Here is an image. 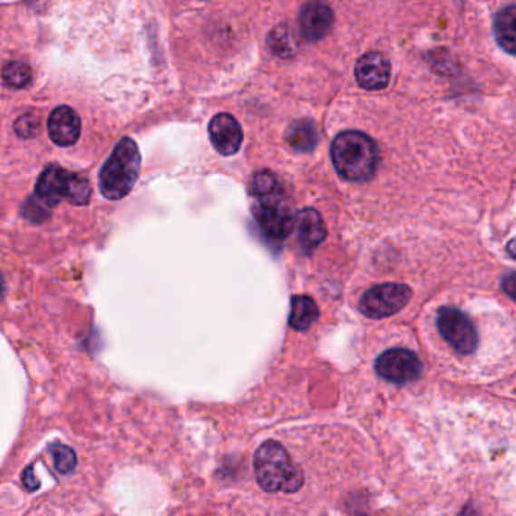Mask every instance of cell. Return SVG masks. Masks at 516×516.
Wrapping results in <instances>:
<instances>
[{"label": "cell", "instance_id": "cell-18", "mask_svg": "<svg viewBox=\"0 0 516 516\" xmlns=\"http://www.w3.org/2000/svg\"><path fill=\"white\" fill-rule=\"evenodd\" d=\"M284 191L280 185L279 179L276 174L271 173L268 170H262L253 174L250 182V194L253 197L267 196L273 192Z\"/></svg>", "mask_w": 516, "mask_h": 516}, {"label": "cell", "instance_id": "cell-13", "mask_svg": "<svg viewBox=\"0 0 516 516\" xmlns=\"http://www.w3.org/2000/svg\"><path fill=\"white\" fill-rule=\"evenodd\" d=\"M294 228H297L298 242L302 244L305 250H314L327 237L325 221L318 214V210L311 209V208L300 210L296 215Z\"/></svg>", "mask_w": 516, "mask_h": 516}, {"label": "cell", "instance_id": "cell-8", "mask_svg": "<svg viewBox=\"0 0 516 516\" xmlns=\"http://www.w3.org/2000/svg\"><path fill=\"white\" fill-rule=\"evenodd\" d=\"M375 371L393 384L404 385L420 379L423 373V362L415 353L406 348H393L380 355L375 361Z\"/></svg>", "mask_w": 516, "mask_h": 516}, {"label": "cell", "instance_id": "cell-6", "mask_svg": "<svg viewBox=\"0 0 516 516\" xmlns=\"http://www.w3.org/2000/svg\"><path fill=\"white\" fill-rule=\"evenodd\" d=\"M411 297L412 289L407 285H377L364 294L359 303V309L368 318L382 320L402 311Z\"/></svg>", "mask_w": 516, "mask_h": 516}, {"label": "cell", "instance_id": "cell-11", "mask_svg": "<svg viewBox=\"0 0 516 516\" xmlns=\"http://www.w3.org/2000/svg\"><path fill=\"white\" fill-rule=\"evenodd\" d=\"M334 11L330 10V6L326 5L325 2L318 0L307 2L298 15L300 31L305 38L311 42H318L321 38H325L334 26Z\"/></svg>", "mask_w": 516, "mask_h": 516}, {"label": "cell", "instance_id": "cell-17", "mask_svg": "<svg viewBox=\"0 0 516 516\" xmlns=\"http://www.w3.org/2000/svg\"><path fill=\"white\" fill-rule=\"evenodd\" d=\"M2 78L8 87L22 90L33 83V70L26 63L11 61L2 69Z\"/></svg>", "mask_w": 516, "mask_h": 516}, {"label": "cell", "instance_id": "cell-7", "mask_svg": "<svg viewBox=\"0 0 516 516\" xmlns=\"http://www.w3.org/2000/svg\"><path fill=\"white\" fill-rule=\"evenodd\" d=\"M438 329L443 339L462 355L475 352L479 336L470 318L456 307H443L438 314Z\"/></svg>", "mask_w": 516, "mask_h": 516}, {"label": "cell", "instance_id": "cell-10", "mask_svg": "<svg viewBox=\"0 0 516 516\" xmlns=\"http://www.w3.org/2000/svg\"><path fill=\"white\" fill-rule=\"evenodd\" d=\"M209 138L219 155L232 156L241 149L244 135L237 120L230 114L221 112L210 120Z\"/></svg>", "mask_w": 516, "mask_h": 516}, {"label": "cell", "instance_id": "cell-20", "mask_svg": "<svg viewBox=\"0 0 516 516\" xmlns=\"http://www.w3.org/2000/svg\"><path fill=\"white\" fill-rule=\"evenodd\" d=\"M15 129L20 138H34L40 131V119L34 114L22 115L15 122Z\"/></svg>", "mask_w": 516, "mask_h": 516}, {"label": "cell", "instance_id": "cell-4", "mask_svg": "<svg viewBox=\"0 0 516 516\" xmlns=\"http://www.w3.org/2000/svg\"><path fill=\"white\" fill-rule=\"evenodd\" d=\"M35 197L47 208H55L64 199L72 205H88L92 199V185L81 174L70 173L60 165L52 164L38 178Z\"/></svg>", "mask_w": 516, "mask_h": 516}, {"label": "cell", "instance_id": "cell-25", "mask_svg": "<svg viewBox=\"0 0 516 516\" xmlns=\"http://www.w3.org/2000/svg\"><path fill=\"white\" fill-rule=\"evenodd\" d=\"M4 293H5V280H4V276L0 273V298L4 297Z\"/></svg>", "mask_w": 516, "mask_h": 516}, {"label": "cell", "instance_id": "cell-22", "mask_svg": "<svg viewBox=\"0 0 516 516\" xmlns=\"http://www.w3.org/2000/svg\"><path fill=\"white\" fill-rule=\"evenodd\" d=\"M24 215L33 219V221H43V219H46L49 217V210H47V206L42 203L40 200H34V199H29L28 203H26V210H24Z\"/></svg>", "mask_w": 516, "mask_h": 516}, {"label": "cell", "instance_id": "cell-15", "mask_svg": "<svg viewBox=\"0 0 516 516\" xmlns=\"http://www.w3.org/2000/svg\"><path fill=\"white\" fill-rule=\"evenodd\" d=\"M515 28L516 13L515 5H509L504 10L498 13L493 22V33L497 38L498 44L513 55L515 54Z\"/></svg>", "mask_w": 516, "mask_h": 516}, {"label": "cell", "instance_id": "cell-5", "mask_svg": "<svg viewBox=\"0 0 516 516\" xmlns=\"http://www.w3.org/2000/svg\"><path fill=\"white\" fill-rule=\"evenodd\" d=\"M284 191L267 196L255 197L253 217L267 237L284 241L294 230V217L291 208L284 200Z\"/></svg>", "mask_w": 516, "mask_h": 516}, {"label": "cell", "instance_id": "cell-19", "mask_svg": "<svg viewBox=\"0 0 516 516\" xmlns=\"http://www.w3.org/2000/svg\"><path fill=\"white\" fill-rule=\"evenodd\" d=\"M55 470L61 474H72L78 465V457L72 448L64 443H54L51 447Z\"/></svg>", "mask_w": 516, "mask_h": 516}, {"label": "cell", "instance_id": "cell-3", "mask_svg": "<svg viewBox=\"0 0 516 516\" xmlns=\"http://www.w3.org/2000/svg\"><path fill=\"white\" fill-rule=\"evenodd\" d=\"M141 169V155L137 142L123 138L111 153L99 174L102 196L108 200H120L132 191Z\"/></svg>", "mask_w": 516, "mask_h": 516}, {"label": "cell", "instance_id": "cell-23", "mask_svg": "<svg viewBox=\"0 0 516 516\" xmlns=\"http://www.w3.org/2000/svg\"><path fill=\"white\" fill-rule=\"evenodd\" d=\"M24 483L29 491H35V489L40 488V482H37V479L34 477L33 466H29L28 470L24 471Z\"/></svg>", "mask_w": 516, "mask_h": 516}, {"label": "cell", "instance_id": "cell-24", "mask_svg": "<svg viewBox=\"0 0 516 516\" xmlns=\"http://www.w3.org/2000/svg\"><path fill=\"white\" fill-rule=\"evenodd\" d=\"M502 289H506V293L509 294L511 298L515 297V275H513V273L504 277V280H502Z\"/></svg>", "mask_w": 516, "mask_h": 516}, {"label": "cell", "instance_id": "cell-12", "mask_svg": "<svg viewBox=\"0 0 516 516\" xmlns=\"http://www.w3.org/2000/svg\"><path fill=\"white\" fill-rule=\"evenodd\" d=\"M49 135L56 146L70 147L81 135V119L70 106H58L49 117Z\"/></svg>", "mask_w": 516, "mask_h": 516}, {"label": "cell", "instance_id": "cell-21", "mask_svg": "<svg viewBox=\"0 0 516 516\" xmlns=\"http://www.w3.org/2000/svg\"><path fill=\"white\" fill-rule=\"evenodd\" d=\"M268 43H270V46H275V44L282 43V46H279V49L276 51V54H279V55L287 56L289 51L294 52L293 38L289 37L287 29H276V31H273Z\"/></svg>", "mask_w": 516, "mask_h": 516}, {"label": "cell", "instance_id": "cell-1", "mask_svg": "<svg viewBox=\"0 0 516 516\" xmlns=\"http://www.w3.org/2000/svg\"><path fill=\"white\" fill-rule=\"evenodd\" d=\"M335 170L350 182H366L379 167L380 151L373 138L359 131L339 133L330 147Z\"/></svg>", "mask_w": 516, "mask_h": 516}, {"label": "cell", "instance_id": "cell-14", "mask_svg": "<svg viewBox=\"0 0 516 516\" xmlns=\"http://www.w3.org/2000/svg\"><path fill=\"white\" fill-rule=\"evenodd\" d=\"M320 316V309L316 307V300L307 296H296L291 302V316H289V326L294 330L303 332L311 327Z\"/></svg>", "mask_w": 516, "mask_h": 516}, {"label": "cell", "instance_id": "cell-2", "mask_svg": "<svg viewBox=\"0 0 516 516\" xmlns=\"http://www.w3.org/2000/svg\"><path fill=\"white\" fill-rule=\"evenodd\" d=\"M255 474L266 492H297L305 483L303 471L279 443H262L255 454Z\"/></svg>", "mask_w": 516, "mask_h": 516}, {"label": "cell", "instance_id": "cell-16", "mask_svg": "<svg viewBox=\"0 0 516 516\" xmlns=\"http://www.w3.org/2000/svg\"><path fill=\"white\" fill-rule=\"evenodd\" d=\"M287 138L291 146L297 151H311L318 142V133L312 122L302 120L289 128Z\"/></svg>", "mask_w": 516, "mask_h": 516}, {"label": "cell", "instance_id": "cell-9", "mask_svg": "<svg viewBox=\"0 0 516 516\" xmlns=\"http://www.w3.org/2000/svg\"><path fill=\"white\" fill-rule=\"evenodd\" d=\"M355 76L359 87L370 92H379L388 87L391 79V63L380 52H368L357 61Z\"/></svg>", "mask_w": 516, "mask_h": 516}]
</instances>
